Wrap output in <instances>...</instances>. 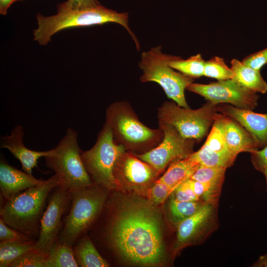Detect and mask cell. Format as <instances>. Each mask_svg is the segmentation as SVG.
<instances>
[{"label":"cell","mask_w":267,"mask_h":267,"mask_svg":"<svg viewBox=\"0 0 267 267\" xmlns=\"http://www.w3.org/2000/svg\"><path fill=\"white\" fill-rule=\"evenodd\" d=\"M218 112L234 120L252 136L259 148L267 145V113L253 112L231 105L217 106Z\"/></svg>","instance_id":"15"},{"label":"cell","mask_w":267,"mask_h":267,"mask_svg":"<svg viewBox=\"0 0 267 267\" xmlns=\"http://www.w3.org/2000/svg\"><path fill=\"white\" fill-rule=\"evenodd\" d=\"M262 173L264 175V176L265 177V178H266V182H267V168L265 169L263 171Z\"/></svg>","instance_id":"40"},{"label":"cell","mask_w":267,"mask_h":267,"mask_svg":"<svg viewBox=\"0 0 267 267\" xmlns=\"http://www.w3.org/2000/svg\"><path fill=\"white\" fill-rule=\"evenodd\" d=\"M35 242H0V267H10L16 260L33 250Z\"/></svg>","instance_id":"26"},{"label":"cell","mask_w":267,"mask_h":267,"mask_svg":"<svg viewBox=\"0 0 267 267\" xmlns=\"http://www.w3.org/2000/svg\"><path fill=\"white\" fill-rule=\"evenodd\" d=\"M78 267L73 247L56 240L47 253V267Z\"/></svg>","instance_id":"23"},{"label":"cell","mask_w":267,"mask_h":267,"mask_svg":"<svg viewBox=\"0 0 267 267\" xmlns=\"http://www.w3.org/2000/svg\"><path fill=\"white\" fill-rule=\"evenodd\" d=\"M61 184L60 178L54 174L43 183L5 201L0 208V218L9 226L32 238L39 236L46 198Z\"/></svg>","instance_id":"4"},{"label":"cell","mask_w":267,"mask_h":267,"mask_svg":"<svg viewBox=\"0 0 267 267\" xmlns=\"http://www.w3.org/2000/svg\"><path fill=\"white\" fill-rule=\"evenodd\" d=\"M219 112L217 105L208 102L201 107L192 110L166 101L158 109L159 123L174 127L184 138L200 141L208 133Z\"/></svg>","instance_id":"9"},{"label":"cell","mask_w":267,"mask_h":267,"mask_svg":"<svg viewBox=\"0 0 267 267\" xmlns=\"http://www.w3.org/2000/svg\"><path fill=\"white\" fill-rule=\"evenodd\" d=\"M24 132L23 127L17 125L11 130L10 135L0 137V147L7 149L21 164L22 170L29 174L37 167L39 159L47 156L49 150L44 151H34L27 148L23 143Z\"/></svg>","instance_id":"16"},{"label":"cell","mask_w":267,"mask_h":267,"mask_svg":"<svg viewBox=\"0 0 267 267\" xmlns=\"http://www.w3.org/2000/svg\"><path fill=\"white\" fill-rule=\"evenodd\" d=\"M242 62L247 66L260 71L267 63V47L247 56Z\"/></svg>","instance_id":"35"},{"label":"cell","mask_w":267,"mask_h":267,"mask_svg":"<svg viewBox=\"0 0 267 267\" xmlns=\"http://www.w3.org/2000/svg\"><path fill=\"white\" fill-rule=\"evenodd\" d=\"M200 166L190 157L172 162L167 170L157 181L164 183L174 190L180 183L189 178Z\"/></svg>","instance_id":"20"},{"label":"cell","mask_w":267,"mask_h":267,"mask_svg":"<svg viewBox=\"0 0 267 267\" xmlns=\"http://www.w3.org/2000/svg\"><path fill=\"white\" fill-rule=\"evenodd\" d=\"M187 181L196 196L205 203L217 206L222 187L199 182L191 178Z\"/></svg>","instance_id":"28"},{"label":"cell","mask_w":267,"mask_h":267,"mask_svg":"<svg viewBox=\"0 0 267 267\" xmlns=\"http://www.w3.org/2000/svg\"><path fill=\"white\" fill-rule=\"evenodd\" d=\"M126 151L114 141L109 128L104 124L90 149L81 151L84 167L94 184L109 191L119 188L113 170L119 157Z\"/></svg>","instance_id":"8"},{"label":"cell","mask_w":267,"mask_h":267,"mask_svg":"<svg viewBox=\"0 0 267 267\" xmlns=\"http://www.w3.org/2000/svg\"><path fill=\"white\" fill-rule=\"evenodd\" d=\"M105 124L110 129L115 142L134 154L151 150L164 136L159 127L153 129L144 125L127 101L114 102L107 108Z\"/></svg>","instance_id":"3"},{"label":"cell","mask_w":267,"mask_h":267,"mask_svg":"<svg viewBox=\"0 0 267 267\" xmlns=\"http://www.w3.org/2000/svg\"><path fill=\"white\" fill-rule=\"evenodd\" d=\"M186 89L203 96L216 105L228 103L239 108L253 110L258 105L257 93L243 87L232 79L208 84L193 82Z\"/></svg>","instance_id":"11"},{"label":"cell","mask_w":267,"mask_h":267,"mask_svg":"<svg viewBox=\"0 0 267 267\" xmlns=\"http://www.w3.org/2000/svg\"><path fill=\"white\" fill-rule=\"evenodd\" d=\"M44 181L36 178L32 174L17 169L2 159L0 160V194L5 201L30 187L43 183Z\"/></svg>","instance_id":"17"},{"label":"cell","mask_w":267,"mask_h":267,"mask_svg":"<svg viewBox=\"0 0 267 267\" xmlns=\"http://www.w3.org/2000/svg\"><path fill=\"white\" fill-rule=\"evenodd\" d=\"M205 203L202 200L182 202L170 197L168 206V215L170 221L178 224L196 213Z\"/></svg>","instance_id":"25"},{"label":"cell","mask_w":267,"mask_h":267,"mask_svg":"<svg viewBox=\"0 0 267 267\" xmlns=\"http://www.w3.org/2000/svg\"><path fill=\"white\" fill-rule=\"evenodd\" d=\"M68 189L60 185L55 188L42 216L40 233L33 249L47 254L57 240L61 219L69 200Z\"/></svg>","instance_id":"13"},{"label":"cell","mask_w":267,"mask_h":267,"mask_svg":"<svg viewBox=\"0 0 267 267\" xmlns=\"http://www.w3.org/2000/svg\"><path fill=\"white\" fill-rule=\"evenodd\" d=\"M173 190L174 189L167 184L156 180L148 190L149 202L153 205L162 204Z\"/></svg>","instance_id":"33"},{"label":"cell","mask_w":267,"mask_h":267,"mask_svg":"<svg viewBox=\"0 0 267 267\" xmlns=\"http://www.w3.org/2000/svg\"><path fill=\"white\" fill-rule=\"evenodd\" d=\"M217 208L206 203L194 215L177 225L174 253L186 246L202 243L217 228Z\"/></svg>","instance_id":"12"},{"label":"cell","mask_w":267,"mask_h":267,"mask_svg":"<svg viewBox=\"0 0 267 267\" xmlns=\"http://www.w3.org/2000/svg\"><path fill=\"white\" fill-rule=\"evenodd\" d=\"M35 241L30 236L7 225L0 218V242L30 243Z\"/></svg>","instance_id":"32"},{"label":"cell","mask_w":267,"mask_h":267,"mask_svg":"<svg viewBox=\"0 0 267 267\" xmlns=\"http://www.w3.org/2000/svg\"><path fill=\"white\" fill-rule=\"evenodd\" d=\"M160 173L134 154L127 151L119 157L113 170L119 188L137 190L149 188L158 179Z\"/></svg>","instance_id":"14"},{"label":"cell","mask_w":267,"mask_h":267,"mask_svg":"<svg viewBox=\"0 0 267 267\" xmlns=\"http://www.w3.org/2000/svg\"><path fill=\"white\" fill-rule=\"evenodd\" d=\"M108 191L95 184L68 190L71 206L58 237L60 242L73 247L85 235L102 211Z\"/></svg>","instance_id":"5"},{"label":"cell","mask_w":267,"mask_h":267,"mask_svg":"<svg viewBox=\"0 0 267 267\" xmlns=\"http://www.w3.org/2000/svg\"><path fill=\"white\" fill-rule=\"evenodd\" d=\"M100 5L97 0H67L58 5V8L64 9L81 10Z\"/></svg>","instance_id":"36"},{"label":"cell","mask_w":267,"mask_h":267,"mask_svg":"<svg viewBox=\"0 0 267 267\" xmlns=\"http://www.w3.org/2000/svg\"><path fill=\"white\" fill-rule=\"evenodd\" d=\"M21 0H0V13L6 15L8 8L14 2Z\"/></svg>","instance_id":"38"},{"label":"cell","mask_w":267,"mask_h":267,"mask_svg":"<svg viewBox=\"0 0 267 267\" xmlns=\"http://www.w3.org/2000/svg\"><path fill=\"white\" fill-rule=\"evenodd\" d=\"M167 60V54L162 52L160 45L143 52L138 64L142 71L140 80L158 84L168 98L179 106L188 108L184 90L194 79L177 71L168 65Z\"/></svg>","instance_id":"7"},{"label":"cell","mask_w":267,"mask_h":267,"mask_svg":"<svg viewBox=\"0 0 267 267\" xmlns=\"http://www.w3.org/2000/svg\"><path fill=\"white\" fill-rule=\"evenodd\" d=\"M189 156L201 165L225 168L232 165L237 157L216 152L204 144L198 151L192 152Z\"/></svg>","instance_id":"24"},{"label":"cell","mask_w":267,"mask_h":267,"mask_svg":"<svg viewBox=\"0 0 267 267\" xmlns=\"http://www.w3.org/2000/svg\"><path fill=\"white\" fill-rule=\"evenodd\" d=\"M78 134L68 128L57 145L49 150L45 156L46 166L60 178L61 185L68 190L82 188L94 185L81 159Z\"/></svg>","instance_id":"6"},{"label":"cell","mask_w":267,"mask_h":267,"mask_svg":"<svg viewBox=\"0 0 267 267\" xmlns=\"http://www.w3.org/2000/svg\"><path fill=\"white\" fill-rule=\"evenodd\" d=\"M174 199L182 202L201 200L195 194L187 180L178 185L170 195Z\"/></svg>","instance_id":"34"},{"label":"cell","mask_w":267,"mask_h":267,"mask_svg":"<svg viewBox=\"0 0 267 267\" xmlns=\"http://www.w3.org/2000/svg\"><path fill=\"white\" fill-rule=\"evenodd\" d=\"M252 163L255 169L262 173L267 168V145L260 150L256 149L250 153Z\"/></svg>","instance_id":"37"},{"label":"cell","mask_w":267,"mask_h":267,"mask_svg":"<svg viewBox=\"0 0 267 267\" xmlns=\"http://www.w3.org/2000/svg\"><path fill=\"white\" fill-rule=\"evenodd\" d=\"M226 168L223 167L199 166L190 178L202 182L222 187Z\"/></svg>","instance_id":"27"},{"label":"cell","mask_w":267,"mask_h":267,"mask_svg":"<svg viewBox=\"0 0 267 267\" xmlns=\"http://www.w3.org/2000/svg\"><path fill=\"white\" fill-rule=\"evenodd\" d=\"M74 245L73 249L79 267H107L110 266L99 253L88 235H83Z\"/></svg>","instance_id":"21"},{"label":"cell","mask_w":267,"mask_h":267,"mask_svg":"<svg viewBox=\"0 0 267 267\" xmlns=\"http://www.w3.org/2000/svg\"><path fill=\"white\" fill-rule=\"evenodd\" d=\"M111 213L105 231L109 245L126 260L141 266L161 263L166 256L161 214L139 198L123 201Z\"/></svg>","instance_id":"1"},{"label":"cell","mask_w":267,"mask_h":267,"mask_svg":"<svg viewBox=\"0 0 267 267\" xmlns=\"http://www.w3.org/2000/svg\"><path fill=\"white\" fill-rule=\"evenodd\" d=\"M47 254L35 250L26 253L10 266V267H47Z\"/></svg>","instance_id":"31"},{"label":"cell","mask_w":267,"mask_h":267,"mask_svg":"<svg viewBox=\"0 0 267 267\" xmlns=\"http://www.w3.org/2000/svg\"><path fill=\"white\" fill-rule=\"evenodd\" d=\"M128 13H119L101 4L87 9L71 10L58 8L56 14L44 16L37 14V28L33 30V39L41 45L50 42L52 36L65 29L116 23L124 27L134 41L137 50L140 45L128 24Z\"/></svg>","instance_id":"2"},{"label":"cell","mask_w":267,"mask_h":267,"mask_svg":"<svg viewBox=\"0 0 267 267\" xmlns=\"http://www.w3.org/2000/svg\"><path fill=\"white\" fill-rule=\"evenodd\" d=\"M159 127L164 133L161 142L145 153L134 155L162 173L174 161L186 158L193 152L195 140L183 137L171 125L159 123Z\"/></svg>","instance_id":"10"},{"label":"cell","mask_w":267,"mask_h":267,"mask_svg":"<svg viewBox=\"0 0 267 267\" xmlns=\"http://www.w3.org/2000/svg\"><path fill=\"white\" fill-rule=\"evenodd\" d=\"M204 144L210 149L216 152L237 156L232 154L226 146L222 128L218 119V115L212 125L211 130Z\"/></svg>","instance_id":"30"},{"label":"cell","mask_w":267,"mask_h":267,"mask_svg":"<svg viewBox=\"0 0 267 267\" xmlns=\"http://www.w3.org/2000/svg\"><path fill=\"white\" fill-rule=\"evenodd\" d=\"M253 267H267V253L260 257L257 261L254 264Z\"/></svg>","instance_id":"39"},{"label":"cell","mask_w":267,"mask_h":267,"mask_svg":"<svg viewBox=\"0 0 267 267\" xmlns=\"http://www.w3.org/2000/svg\"><path fill=\"white\" fill-rule=\"evenodd\" d=\"M167 63L175 70L194 79L204 76L205 61L201 54L183 59L181 57L167 54Z\"/></svg>","instance_id":"22"},{"label":"cell","mask_w":267,"mask_h":267,"mask_svg":"<svg viewBox=\"0 0 267 267\" xmlns=\"http://www.w3.org/2000/svg\"><path fill=\"white\" fill-rule=\"evenodd\" d=\"M218 119L226 146L232 154L237 156L241 152L251 153L259 148L250 134L236 121L220 113Z\"/></svg>","instance_id":"18"},{"label":"cell","mask_w":267,"mask_h":267,"mask_svg":"<svg viewBox=\"0 0 267 267\" xmlns=\"http://www.w3.org/2000/svg\"><path fill=\"white\" fill-rule=\"evenodd\" d=\"M233 71L225 63L223 59L214 56L205 61L204 76L218 81L232 79Z\"/></svg>","instance_id":"29"},{"label":"cell","mask_w":267,"mask_h":267,"mask_svg":"<svg viewBox=\"0 0 267 267\" xmlns=\"http://www.w3.org/2000/svg\"><path fill=\"white\" fill-rule=\"evenodd\" d=\"M233 71L232 78L243 87L256 93H265L267 91V84L262 77L260 71L244 64L237 59L230 62Z\"/></svg>","instance_id":"19"}]
</instances>
